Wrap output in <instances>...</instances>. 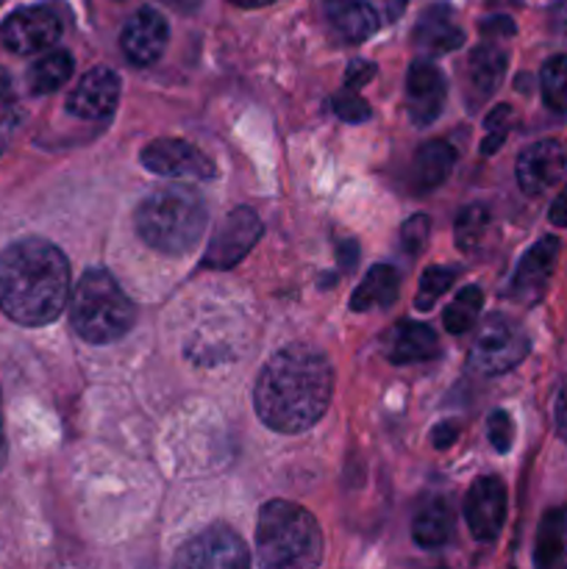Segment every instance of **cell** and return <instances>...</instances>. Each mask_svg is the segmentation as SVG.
<instances>
[{
  "label": "cell",
  "instance_id": "obj_1",
  "mask_svg": "<svg viewBox=\"0 0 567 569\" xmlns=\"http://www.w3.org/2000/svg\"><path fill=\"white\" fill-rule=\"evenodd\" d=\"M334 392V367L320 350L292 345L272 356L256 381V415L278 433H298L326 415Z\"/></svg>",
  "mask_w": 567,
  "mask_h": 569
},
{
  "label": "cell",
  "instance_id": "obj_2",
  "mask_svg": "<svg viewBox=\"0 0 567 569\" xmlns=\"http://www.w3.org/2000/svg\"><path fill=\"white\" fill-rule=\"evenodd\" d=\"M70 303V264L56 244L20 239L0 253V309L17 326H48Z\"/></svg>",
  "mask_w": 567,
  "mask_h": 569
},
{
  "label": "cell",
  "instance_id": "obj_3",
  "mask_svg": "<svg viewBox=\"0 0 567 569\" xmlns=\"http://www.w3.org/2000/svg\"><path fill=\"white\" fill-rule=\"evenodd\" d=\"M203 198L189 187H167L142 200L133 226L148 248L167 256H183L200 242L206 231Z\"/></svg>",
  "mask_w": 567,
  "mask_h": 569
},
{
  "label": "cell",
  "instance_id": "obj_4",
  "mask_svg": "<svg viewBox=\"0 0 567 569\" xmlns=\"http://www.w3.org/2000/svg\"><path fill=\"white\" fill-rule=\"evenodd\" d=\"M259 565L281 569H309L322 559V533L315 517L289 500H270L259 511L256 526Z\"/></svg>",
  "mask_w": 567,
  "mask_h": 569
},
{
  "label": "cell",
  "instance_id": "obj_5",
  "mask_svg": "<svg viewBox=\"0 0 567 569\" xmlns=\"http://www.w3.org/2000/svg\"><path fill=\"white\" fill-rule=\"evenodd\" d=\"M137 311L120 283L106 270H89L70 298V322L81 339L109 345L131 331Z\"/></svg>",
  "mask_w": 567,
  "mask_h": 569
},
{
  "label": "cell",
  "instance_id": "obj_6",
  "mask_svg": "<svg viewBox=\"0 0 567 569\" xmlns=\"http://www.w3.org/2000/svg\"><path fill=\"white\" fill-rule=\"evenodd\" d=\"M528 337L511 317L493 315L484 320L476 342H472L467 365L481 376H504L515 370L528 356Z\"/></svg>",
  "mask_w": 567,
  "mask_h": 569
},
{
  "label": "cell",
  "instance_id": "obj_7",
  "mask_svg": "<svg viewBox=\"0 0 567 569\" xmlns=\"http://www.w3.org/2000/svg\"><path fill=\"white\" fill-rule=\"evenodd\" d=\"M259 237L261 222L253 209L228 211L220 226L215 228V237L209 239L203 267H209V270H231L253 250Z\"/></svg>",
  "mask_w": 567,
  "mask_h": 569
},
{
  "label": "cell",
  "instance_id": "obj_8",
  "mask_svg": "<svg viewBox=\"0 0 567 569\" xmlns=\"http://www.w3.org/2000/svg\"><path fill=\"white\" fill-rule=\"evenodd\" d=\"M61 37V20L50 6H28L0 26V42L17 56H33L53 48Z\"/></svg>",
  "mask_w": 567,
  "mask_h": 569
},
{
  "label": "cell",
  "instance_id": "obj_9",
  "mask_svg": "<svg viewBox=\"0 0 567 569\" xmlns=\"http://www.w3.org/2000/svg\"><path fill=\"white\" fill-rule=\"evenodd\" d=\"M145 170L167 178H187V181H211L217 176V167L209 156L200 153L195 144L183 139H153L142 148Z\"/></svg>",
  "mask_w": 567,
  "mask_h": 569
},
{
  "label": "cell",
  "instance_id": "obj_10",
  "mask_svg": "<svg viewBox=\"0 0 567 569\" xmlns=\"http://www.w3.org/2000/svg\"><path fill=\"white\" fill-rule=\"evenodd\" d=\"M176 565L195 569H239L250 565V556L239 533H233L228 526H211L183 545Z\"/></svg>",
  "mask_w": 567,
  "mask_h": 569
},
{
  "label": "cell",
  "instance_id": "obj_11",
  "mask_svg": "<svg viewBox=\"0 0 567 569\" xmlns=\"http://www.w3.org/2000/svg\"><path fill=\"white\" fill-rule=\"evenodd\" d=\"M559 239L556 237H543L517 264L515 278L509 283V298L517 303L534 306L548 289L550 276L556 270V259H559Z\"/></svg>",
  "mask_w": 567,
  "mask_h": 569
},
{
  "label": "cell",
  "instance_id": "obj_12",
  "mask_svg": "<svg viewBox=\"0 0 567 569\" xmlns=\"http://www.w3.org/2000/svg\"><path fill=\"white\" fill-rule=\"evenodd\" d=\"M467 528L481 542H493L506 522V489L498 478H478L465 498Z\"/></svg>",
  "mask_w": 567,
  "mask_h": 569
},
{
  "label": "cell",
  "instance_id": "obj_13",
  "mask_svg": "<svg viewBox=\"0 0 567 569\" xmlns=\"http://www.w3.org/2000/svg\"><path fill=\"white\" fill-rule=\"evenodd\" d=\"M167 39H170V28H167V20L156 9H139L131 20L122 28V53L131 64L148 67L153 61H159V56L165 53Z\"/></svg>",
  "mask_w": 567,
  "mask_h": 569
},
{
  "label": "cell",
  "instance_id": "obj_14",
  "mask_svg": "<svg viewBox=\"0 0 567 569\" xmlns=\"http://www.w3.org/2000/svg\"><path fill=\"white\" fill-rule=\"evenodd\" d=\"M567 167L565 144L556 139H543L526 148L517 159V183L526 194H543L554 187Z\"/></svg>",
  "mask_w": 567,
  "mask_h": 569
},
{
  "label": "cell",
  "instance_id": "obj_15",
  "mask_svg": "<svg viewBox=\"0 0 567 569\" xmlns=\"http://www.w3.org/2000/svg\"><path fill=\"white\" fill-rule=\"evenodd\" d=\"M120 100V78L109 67H94L78 81L67 100V111L81 120H103L117 109Z\"/></svg>",
  "mask_w": 567,
  "mask_h": 569
},
{
  "label": "cell",
  "instance_id": "obj_16",
  "mask_svg": "<svg viewBox=\"0 0 567 569\" xmlns=\"http://www.w3.org/2000/svg\"><path fill=\"white\" fill-rule=\"evenodd\" d=\"M445 76L428 61H415L406 76V106L415 126L426 128L442 114L445 106Z\"/></svg>",
  "mask_w": 567,
  "mask_h": 569
},
{
  "label": "cell",
  "instance_id": "obj_17",
  "mask_svg": "<svg viewBox=\"0 0 567 569\" xmlns=\"http://www.w3.org/2000/svg\"><path fill=\"white\" fill-rule=\"evenodd\" d=\"M415 42L431 56L450 53V50L461 48L465 42V31L456 26L454 11L448 6H431L422 11V17L415 26Z\"/></svg>",
  "mask_w": 567,
  "mask_h": 569
},
{
  "label": "cell",
  "instance_id": "obj_18",
  "mask_svg": "<svg viewBox=\"0 0 567 569\" xmlns=\"http://www.w3.org/2000/svg\"><path fill=\"white\" fill-rule=\"evenodd\" d=\"M439 350L437 333L422 322L404 320L395 326L387 339V359L392 365H415V361L434 359Z\"/></svg>",
  "mask_w": 567,
  "mask_h": 569
},
{
  "label": "cell",
  "instance_id": "obj_19",
  "mask_svg": "<svg viewBox=\"0 0 567 569\" xmlns=\"http://www.w3.org/2000/svg\"><path fill=\"white\" fill-rule=\"evenodd\" d=\"M456 164V150L448 142H426L415 156V172H411V187L415 192L428 194L448 181L450 170Z\"/></svg>",
  "mask_w": 567,
  "mask_h": 569
},
{
  "label": "cell",
  "instance_id": "obj_20",
  "mask_svg": "<svg viewBox=\"0 0 567 569\" xmlns=\"http://www.w3.org/2000/svg\"><path fill=\"white\" fill-rule=\"evenodd\" d=\"M326 17L345 42H365L378 28V17L365 0H326Z\"/></svg>",
  "mask_w": 567,
  "mask_h": 569
},
{
  "label": "cell",
  "instance_id": "obj_21",
  "mask_svg": "<svg viewBox=\"0 0 567 569\" xmlns=\"http://www.w3.org/2000/svg\"><path fill=\"white\" fill-rule=\"evenodd\" d=\"M506 72V53L495 44H481L472 50L467 61V87H470V100H487L495 89L500 87Z\"/></svg>",
  "mask_w": 567,
  "mask_h": 569
},
{
  "label": "cell",
  "instance_id": "obj_22",
  "mask_svg": "<svg viewBox=\"0 0 567 569\" xmlns=\"http://www.w3.org/2000/svg\"><path fill=\"white\" fill-rule=\"evenodd\" d=\"M400 278L398 270L389 264H376L367 270L356 292L350 295V309L354 311H370V309H387L398 300Z\"/></svg>",
  "mask_w": 567,
  "mask_h": 569
},
{
  "label": "cell",
  "instance_id": "obj_23",
  "mask_svg": "<svg viewBox=\"0 0 567 569\" xmlns=\"http://www.w3.org/2000/svg\"><path fill=\"white\" fill-rule=\"evenodd\" d=\"M411 537L420 548L437 550L454 537V511H450L448 500L434 498L417 511L415 526H411Z\"/></svg>",
  "mask_w": 567,
  "mask_h": 569
},
{
  "label": "cell",
  "instance_id": "obj_24",
  "mask_svg": "<svg viewBox=\"0 0 567 569\" xmlns=\"http://www.w3.org/2000/svg\"><path fill=\"white\" fill-rule=\"evenodd\" d=\"M72 76V56L67 50H50L28 70V89L33 94H50L64 87Z\"/></svg>",
  "mask_w": 567,
  "mask_h": 569
},
{
  "label": "cell",
  "instance_id": "obj_25",
  "mask_svg": "<svg viewBox=\"0 0 567 569\" xmlns=\"http://www.w3.org/2000/svg\"><path fill=\"white\" fill-rule=\"evenodd\" d=\"M567 542V506L561 509H550L548 515L543 517V526H539L537 533V553H534V561L539 567H550L561 559Z\"/></svg>",
  "mask_w": 567,
  "mask_h": 569
},
{
  "label": "cell",
  "instance_id": "obj_26",
  "mask_svg": "<svg viewBox=\"0 0 567 569\" xmlns=\"http://www.w3.org/2000/svg\"><path fill=\"white\" fill-rule=\"evenodd\" d=\"M539 87H543V100L556 114H567V56H554L543 64L539 72Z\"/></svg>",
  "mask_w": 567,
  "mask_h": 569
},
{
  "label": "cell",
  "instance_id": "obj_27",
  "mask_svg": "<svg viewBox=\"0 0 567 569\" xmlns=\"http://www.w3.org/2000/svg\"><path fill=\"white\" fill-rule=\"evenodd\" d=\"M484 295L478 287H465L459 295L454 298V303H448L445 309L442 322L445 331L448 333H465L472 322L478 320V311H481Z\"/></svg>",
  "mask_w": 567,
  "mask_h": 569
},
{
  "label": "cell",
  "instance_id": "obj_28",
  "mask_svg": "<svg viewBox=\"0 0 567 569\" xmlns=\"http://www.w3.org/2000/svg\"><path fill=\"white\" fill-rule=\"evenodd\" d=\"M489 226V211L484 206H467L465 211H459V220H456V244L461 250H476L481 244L484 231Z\"/></svg>",
  "mask_w": 567,
  "mask_h": 569
},
{
  "label": "cell",
  "instance_id": "obj_29",
  "mask_svg": "<svg viewBox=\"0 0 567 569\" xmlns=\"http://www.w3.org/2000/svg\"><path fill=\"white\" fill-rule=\"evenodd\" d=\"M454 278H456L454 270H445V267H428V270L422 272L420 292H417V298H415L417 309L420 311L434 309V303H437V300L450 289Z\"/></svg>",
  "mask_w": 567,
  "mask_h": 569
},
{
  "label": "cell",
  "instance_id": "obj_30",
  "mask_svg": "<svg viewBox=\"0 0 567 569\" xmlns=\"http://www.w3.org/2000/svg\"><path fill=\"white\" fill-rule=\"evenodd\" d=\"M511 109L509 106H498L495 111H489L487 117V137H484L481 142V153H495V150L500 148V144L506 142V137H509L511 131Z\"/></svg>",
  "mask_w": 567,
  "mask_h": 569
},
{
  "label": "cell",
  "instance_id": "obj_31",
  "mask_svg": "<svg viewBox=\"0 0 567 569\" xmlns=\"http://www.w3.org/2000/svg\"><path fill=\"white\" fill-rule=\"evenodd\" d=\"M331 106H334V111H337L339 120L350 122V126H354V122L370 120V114H372L370 106H367L365 100L354 92V89H345V92L334 94Z\"/></svg>",
  "mask_w": 567,
  "mask_h": 569
},
{
  "label": "cell",
  "instance_id": "obj_32",
  "mask_svg": "<svg viewBox=\"0 0 567 569\" xmlns=\"http://www.w3.org/2000/svg\"><path fill=\"white\" fill-rule=\"evenodd\" d=\"M428 233H431V222H428V217L415 214L404 222V228H400V244H404L406 253L417 256L422 253V248H426Z\"/></svg>",
  "mask_w": 567,
  "mask_h": 569
},
{
  "label": "cell",
  "instance_id": "obj_33",
  "mask_svg": "<svg viewBox=\"0 0 567 569\" xmlns=\"http://www.w3.org/2000/svg\"><path fill=\"white\" fill-rule=\"evenodd\" d=\"M489 442H493V448L498 450V453H506V450L511 448V437H515V426H511V417L506 415V411H493L489 415Z\"/></svg>",
  "mask_w": 567,
  "mask_h": 569
},
{
  "label": "cell",
  "instance_id": "obj_34",
  "mask_svg": "<svg viewBox=\"0 0 567 569\" xmlns=\"http://www.w3.org/2000/svg\"><path fill=\"white\" fill-rule=\"evenodd\" d=\"M17 122H20V111L3 100V103H0V153H3V148L9 144L11 133L17 131Z\"/></svg>",
  "mask_w": 567,
  "mask_h": 569
},
{
  "label": "cell",
  "instance_id": "obj_35",
  "mask_svg": "<svg viewBox=\"0 0 567 569\" xmlns=\"http://www.w3.org/2000/svg\"><path fill=\"white\" fill-rule=\"evenodd\" d=\"M372 76H376V67L370 64V61H350L348 72H345V78H348V89H359L365 87L367 81H372Z\"/></svg>",
  "mask_w": 567,
  "mask_h": 569
},
{
  "label": "cell",
  "instance_id": "obj_36",
  "mask_svg": "<svg viewBox=\"0 0 567 569\" xmlns=\"http://www.w3.org/2000/svg\"><path fill=\"white\" fill-rule=\"evenodd\" d=\"M554 420H556V431H559V437L567 439V376H565V381H561L559 395H556Z\"/></svg>",
  "mask_w": 567,
  "mask_h": 569
},
{
  "label": "cell",
  "instance_id": "obj_37",
  "mask_svg": "<svg viewBox=\"0 0 567 569\" xmlns=\"http://www.w3.org/2000/svg\"><path fill=\"white\" fill-rule=\"evenodd\" d=\"M550 222L559 228H567V187L561 189L559 198L554 200V206H550Z\"/></svg>",
  "mask_w": 567,
  "mask_h": 569
},
{
  "label": "cell",
  "instance_id": "obj_38",
  "mask_svg": "<svg viewBox=\"0 0 567 569\" xmlns=\"http://www.w3.org/2000/svg\"><path fill=\"white\" fill-rule=\"evenodd\" d=\"M456 433H459V428H456L454 422H445V426H439L437 431H434V445H437V448H450V445L456 442Z\"/></svg>",
  "mask_w": 567,
  "mask_h": 569
},
{
  "label": "cell",
  "instance_id": "obj_39",
  "mask_svg": "<svg viewBox=\"0 0 567 569\" xmlns=\"http://www.w3.org/2000/svg\"><path fill=\"white\" fill-rule=\"evenodd\" d=\"M167 6H172V9L183 11V14H189V11H195L200 6V0H165Z\"/></svg>",
  "mask_w": 567,
  "mask_h": 569
},
{
  "label": "cell",
  "instance_id": "obj_40",
  "mask_svg": "<svg viewBox=\"0 0 567 569\" xmlns=\"http://www.w3.org/2000/svg\"><path fill=\"white\" fill-rule=\"evenodd\" d=\"M339 256H342V259H339V261H342V267H345V270H348V267H350V270H354V264H356V244H345V248H342V253H339Z\"/></svg>",
  "mask_w": 567,
  "mask_h": 569
},
{
  "label": "cell",
  "instance_id": "obj_41",
  "mask_svg": "<svg viewBox=\"0 0 567 569\" xmlns=\"http://www.w3.org/2000/svg\"><path fill=\"white\" fill-rule=\"evenodd\" d=\"M231 3L239 6V9H261V6H270L276 0H231Z\"/></svg>",
  "mask_w": 567,
  "mask_h": 569
},
{
  "label": "cell",
  "instance_id": "obj_42",
  "mask_svg": "<svg viewBox=\"0 0 567 569\" xmlns=\"http://www.w3.org/2000/svg\"><path fill=\"white\" fill-rule=\"evenodd\" d=\"M6 465V433H3V409H0V467Z\"/></svg>",
  "mask_w": 567,
  "mask_h": 569
},
{
  "label": "cell",
  "instance_id": "obj_43",
  "mask_svg": "<svg viewBox=\"0 0 567 569\" xmlns=\"http://www.w3.org/2000/svg\"><path fill=\"white\" fill-rule=\"evenodd\" d=\"M6 94H9V76H6V72H0V103L6 100Z\"/></svg>",
  "mask_w": 567,
  "mask_h": 569
},
{
  "label": "cell",
  "instance_id": "obj_44",
  "mask_svg": "<svg viewBox=\"0 0 567 569\" xmlns=\"http://www.w3.org/2000/svg\"><path fill=\"white\" fill-rule=\"evenodd\" d=\"M0 3H3V0H0Z\"/></svg>",
  "mask_w": 567,
  "mask_h": 569
}]
</instances>
